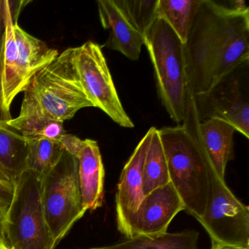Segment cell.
Returning a JSON list of instances; mask_svg holds the SVG:
<instances>
[{
	"instance_id": "6da1fadb",
	"label": "cell",
	"mask_w": 249,
	"mask_h": 249,
	"mask_svg": "<svg viewBox=\"0 0 249 249\" xmlns=\"http://www.w3.org/2000/svg\"><path fill=\"white\" fill-rule=\"evenodd\" d=\"M192 94L211 89L234 65L249 58V9L234 11L218 1L199 0L183 44Z\"/></svg>"
},
{
	"instance_id": "8992f818",
	"label": "cell",
	"mask_w": 249,
	"mask_h": 249,
	"mask_svg": "<svg viewBox=\"0 0 249 249\" xmlns=\"http://www.w3.org/2000/svg\"><path fill=\"white\" fill-rule=\"evenodd\" d=\"M13 183L14 195L4 226L7 246L11 249H55L42 205L40 179L27 170Z\"/></svg>"
},
{
	"instance_id": "ba28073f",
	"label": "cell",
	"mask_w": 249,
	"mask_h": 249,
	"mask_svg": "<svg viewBox=\"0 0 249 249\" xmlns=\"http://www.w3.org/2000/svg\"><path fill=\"white\" fill-rule=\"evenodd\" d=\"M199 122L218 119L249 138V58L234 65L210 89L192 94Z\"/></svg>"
},
{
	"instance_id": "d6986e66",
	"label": "cell",
	"mask_w": 249,
	"mask_h": 249,
	"mask_svg": "<svg viewBox=\"0 0 249 249\" xmlns=\"http://www.w3.org/2000/svg\"><path fill=\"white\" fill-rule=\"evenodd\" d=\"M199 0H159L157 17L165 21L184 44Z\"/></svg>"
},
{
	"instance_id": "83f0119b",
	"label": "cell",
	"mask_w": 249,
	"mask_h": 249,
	"mask_svg": "<svg viewBox=\"0 0 249 249\" xmlns=\"http://www.w3.org/2000/svg\"><path fill=\"white\" fill-rule=\"evenodd\" d=\"M211 249H242V248L238 247H233V246H211Z\"/></svg>"
},
{
	"instance_id": "f1b7e54d",
	"label": "cell",
	"mask_w": 249,
	"mask_h": 249,
	"mask_svg": "<svg viewBox=\"0 0 249 249\" xmlns=\"http://www.w3.org/2000/svg\"><path fill=\"white\" fill-rule=\"evenodd\" d=\"M10 249V248L8 247V246H7V245H6V246H3V247H2V249Z\"/></svg>"
},
{
	"instance_id": "4316f807",
	"label": "cell",
	"mask_w": 249,
	"mask_h": 249,
	"mask_svg": "<svg viewBox=\"0 0 249 249\" xmlns=\"http://www.w3.org/2000/svg\"><path fill=\"white\" fill-rule=\"evenodd\" d=\"M0 180L5 182V183H12L11 179L8 177V175L5 173V172L2 170V168L1 167H0Z\"/></svg>"
},
{
	"instance_id": "30bf717a",
	"label": "cell",
	"mask_w": 249,
	"mask_h": 249,
	"mask_svg": "<svg viewBox=\"0 0 249 249\" xmlns=\"http://www.w3.org/2000/svg\"><path fill=\"white\" fill-rule=\"evenodd\" d=\"M76 67L84 91L94 107L103 110L119 126L133 128L135 124L124 109L102 48L92 41L77 47Z\"/></svg>"
},
{
	"instance_id": "f546056e",
	"label": "cell",
	"mask_w": 249,
	"mask_h": 249,
	"mask_svg": "<svg viewBox=\"0 0 249 249\" xmlns=\"http://www.w3.org/2000/svg\"><path fill=\"white\" fill-rule=\"evenodd\" d=\"M105 249L104 247H101V248H94V249Z\"/></svg>"
},
{
	"instance_id": "4fadbf2b",
	"label": "cell",
	"mask_w": 249,
	"mask_h": 249,
	"mask_svg": "<svg viewBox=\"0 0 249 249\" xmlns=\"http://www.w3.org/2000/svg\"><path fill=\"white\" fill-rule=\"evenodd\" d=\"M97 7L102 26L109 31L103 46L120 52L130 60H138L145 45L144 36L132 28L113 0H98Z\"/></svg>"
},
{
	"instance_id": "3957f363",
	"label": "cell",
	"mask_w": 249,
	"mask_h": 249,
	"mask_svg": "<svg viewBox=\"0 0 249 249\" xmlns=\"http://www.w3.org/2000/svg\"><path fill=\"white\" fill-rule=\"evenodd\" d=\"M76 53L77 47L66 49L36 73L24 91L20 114L64 122L81 109L94 107L81 84Z\"/></svg>"
},
{
	"instance_id": "2e32d148",
	"label": "cell",
	"mask_w": 249,
	"mask_h": 249,
	"mask_svg": "<svg viewBox=\"0 0 249 249\" xmlns=\"http://www.w3.org/2000/svg\"><path fill=\"white\" fill-rule=\"evenodd\" d=\"M28 141L7 122H0V167L12 183L27 170Z\"/></svg>"
},
{
	"instance_id": "cb8c5ba5",
	"label": "cell",
	"mask_w": 249,
	"mask_h": 249,
	"mask_svg": "<svg viewBox=\"0 0 249 249\" xmlns=\"http://www.w3.org/2000/svg\"><path fill=\"white\" fill-rule=\"evenodd\" d=\"M14 195V183L0 180V202L10 205Z\"/></svg>"
},
{
	"instance_id": "8fae6325",
	"label": "cell",
	"mask_w": 249,
	"mask_h": 249,
	"mask_svg": "<svg viewBox=\"0 0 249 249\" xmlns=\"http://www.w3.org/2000/svg\"><path fill=\"white\" fill-rule=\"evenodd\" d=\"M185 206L171 182L145 195L129 224V237L167 231L173 218Z\"/></svg>"
},
{
	"instance_id": "7c38bea8",
	"label": "cell",
	"mask_w": 249,
	"mask_h": 249,
	"mask_svg": "<svg viewBox=\"0 0 249 249\" xmlns=\"http://www.w3.org/2000/svg\"><path fill=\"white\" fill-rule=\"evenodd\" d=\"M150 128L137 145L124 167L116 195V222L122 234L129 237V224L143 199L142 171L147 150L152 135Z\"/></svg>"
},
{
	"instance_id": "52a82bcc",
	"label": "cell",
	"mask_w": 249,
	"mask_h": 249,
	"mask_svg": "<svg viewBox=\"0 0 249 249\" xmlns=\"http://www.w3.org/2000/svg\"><path fill=\"white\" fill-rule=\"evenodd\" d=\"M45 218L56 246L87 210L78 180V160L64 151L57 164L40 180Z\"/></svg>"
},
{
	"instance_id": "9a60e30c",
	"label": "cell",
	"mask_w": 249,
	"mask_h": 249,
	"mask_svg": "<svg viewBox=\"0 0 249 249\" xmlns=\"http://www.w3.org/2000/svg\"><path fill=\"white\" fill-rule=\"evenodd\" d=\"M199 131L201 141L217 176L226 182L227 164L234 157L233 135L235 129L221 119H210L199 122Z\"/></svg>"
},
{
	"instance_id": "ffe728a7",
	"label": "cell",
	"mask_w": 249,
	"mask_h": 249,
	"mask_svg": "<svg viewBox=\"0 0 249 249\" xmlns=\"http://www.w3.org/2000/svg\"><path fill=\"white\" fill-rule=\"evenodd\" d=\"M27 170L41 179L60 160L63 148L57 141L44 138H29Z\"/></svg>"
},
{
	"instance_id": "d4e9b609",
	"label": "cell",
	"mask_w": 249,
	"mask_h": 249,
	"mask_svg": "<svg viewBox=\"0 0 249 249\" xmlns=\"http://www.w3.org/2000/svg\"><path fill=\"white\" fill-rule=\"evenodd\" d=\"M9 206L10 205L8 204L0 202V249L7 245L5 243L4 226H5L7 211H8Z\"/></svg>"
},
{
	"instance_id": "603a6c76",
	"label": "cell",
	"mask_w": 249,
	"mask_h": 249,
	"mask_svg": "<svg viewBox=\"0 0 249 249\" xmlns=\"http://www.w3.org/2000/svg\"><path fill=\"white\" fill-rule=\"evenodd\" d=\"M64 151L75 158H79L85 145V140L80 139L75 135L65 133L59 141Z\"/></svg>"
},
{
	"instance_id": "ac0fdd59",
	"label": "cell",
	"mask_w": 249,
	"mask_h": 249,
	"mask_svg": "<svg viewBox=\"0 0 249 249\" xmlns=\"http://www.w3.org/2000/svg\"><path fill=\"white\" fill-rule=\"evenodd\" d=\"M170 181L167 157L159 129L153 127L149 146L147 150L142 171L144 195Z\"/></svg>"
},
{
	"instance_id": "277c9868",
	"label": "cell",
	"mask_w": 249,
	"mask_h": 249,
	"mask_svg": "<svg viewBox=\"0 0 249 249\" xmlns=\"http://www.w3.org/2000/svg\"><path fill=\"white\" fill-rule=\"evenodd\" d=\"M144 37L154 67L159 97L170 118L180 124L186 116L189 90L183 43L158 17Z\"/></svg>"
},
{
	"instance_id": "9c48e42d",
	"label": "cell",
	"mask_w": 249,
	"mask_h": 249,
	"mask_svg": "<svg viewBox=\"0 0 249 249\" xmlns=\"http://www.w3.org/2000/svg\"><path fill=\"white\" fill-rule=\"evenodd\" d=\"M209 234L213 246L249 249V208L239 200L214 173L211 196L198 220Z\"/></svg>"
},
{
	"instance_id": "5b68a950",
	"label": "cell",
	"mask_w": 249,
	"mask_h": 249,
	"mask_svg": "<svg viewBox=\"0 0 249 249\" xmlns=\"http://www.w3.org/2000/svg\"><path fill=\"white\" fill-rule=\"evenodd\" d=\"M5 32L0 48L3 105L10 111L15 97L24 92L33 77L59 54L56 49L14 24L5 0Z\"/></svg>"
},
{
	"instance_id": "7402d4cb",
	"label": "cell",
	"mask_w": 249,
	"mask_h": 249,
	"mask_svg": "<svg viewBox=\"0 0 249 249\" xmlns=\"http://www.w3.org/2000/svg\"><path fill=\"white\" fill-rule=\"evenodd\" d=\"M126 21L145 36L157 18L159 0H113Z\"/></svg>"
},
{
	"instance_id": "5bb4252c",
	"label": "cell",
	"mask_w": 249,
	"mask_h": 249,
	"mask_svg": "<svg viewBox=\"0 0 249 249\" xmlns=\"http://www.w3.org/2000/svg\"><path fill=\"white\" fill-rule=\"evenodd\" d=\"M78 180L83 205L87 211L101 208L104 199L105 167L97 141L86 139L78 158Z\"/></svg>"
},
{
	"instance_id": "7a4b0ae2",
	"label": "cell",
	"mask_w": 249,
	"mask_h": 249,
	"mask_svg": "<svg viewBox=\"0 0 249 249\" xmlns=\"http://www.w3.org/2000/svg\"><path fill=\"white\" fill-rule=\"evenodd\" d=\"M193 96L188 90L186 116L181 124L159 129L167 157L170 182L185 211L199 220L209 200L215 173L199 135Z\"/></svg>"
},
{
	"instance_id": "e0dca14e",
	"label": "cell",
	"mask_w": 249,
	"mask_h": 249,
	"mask_svg": "<svg viewBox=\"0 0 249 249\" xmlns=\"http://www.w3.org/2000/svg\"><path fill=\"white\" fill-rule=\"evenodd\" d=\"M199 232L195 230H184L180 232L161 233L153 235L135 236L126 238L106 249H199Z\"/></svg>"
},
{
	"instance_id": "44dd1931",
	"label": "cell",
	"mask_w": 249,
	"mask_h": 249,
	"mask_svg": "<svg viewBox=\"0 0 249 249\" xmlns=\"http://www.w3.org/2000/svg\"><path fill=\"white\" fill-rule=\"evenodd\" d=\"M25 138H44L59 142L66 133L63 122L52 120L39 115L20 116L7 122Z\"/></svg>"
},
{
	"instance_id": "484cf974",
	"label": "cell",
	"mask_w": 249,
	"mask_h": 249,
	"mask_svg": "<svg viewBox=\"0 0 249 249\" xmlns=\"http://www.w3.org/2000/svg\"><path fill=\"white\" fill-rule=\"evenodd\" d=\"M0 43V48H1ZM12 119L11 113L4 107L3 98H2V72H1V62H0V122H8Z\"/></svg>"
}]
</instances>
